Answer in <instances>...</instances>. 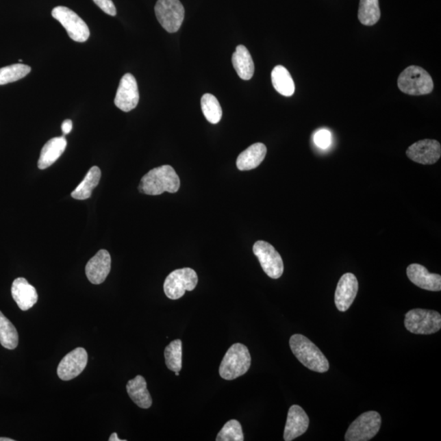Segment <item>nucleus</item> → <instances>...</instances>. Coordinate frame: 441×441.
I'll use <instances>...</instances> for the list:
<instances>
[{"mask_svg":"<svg viewBox=\"0 0 441 441\" xmlns=\"http://www.w3.org/2000/svg\"><path fill=\"white\" fill-rule=\"evenodd\" d=\"M180 188V178L171 165L151 169L142 178L139 192L148 196H160L164 192L176 193Z\"/></svg>","mask_w":441,"mask_h":441,"instance_id":"obj_1","label":"nucleus"},{"mask_svg":"<svg viewBox=\"0 0 441 441\" xmlns=\"http://www.w3.org/2000/svg\"><path fill=\"white\" fill-rule=\"evenodd\" d=\"M290 346L296 358L310 370L325 373L329 370V363L322 351L302 334H294L290 338Z\"/></svg>","mask_w":441,"mask_h":441,"instance_id":"obj_2","label":"nucleus"},{"mask_svg":"<svg viewBox=\"0 0 441 441\" xmlns=\"http://www.w3.org/2000/svg\"><path fill=\"white\" fill-rule=\"evenodd\" d=\"M251 366V355L247 346L235 343L227 351L219 367V375L225 380H234L246 374Z\"/></svg>","mask_w":441,"mask_h":441,"instance_id":"obj_3","label":"nucleus"},{"mask_svg":"<svg viewBox=\"0 0 441 441\" xmlns=\"http://www.w3.org/2000/svg\"><path fill=\"white\" fill-rule=\"evenodd\" d=\"M398 88L405 94L422 96L433 91L434 84L431 76L423 68L410 66L399 75Z\"/></svg>","mask_w":441,"mask_h":441,"instance_id":"obj_4","label":"nucleus"},{"mask_svg":"<svg viewBox=\"0 0 441 441\" xmlns=\"http://www.w3.org/2000/svg\"><path fill=\"white\" fill-rule=\"evenodd\" d=\"M405 326L414 334L435 333L441 329V316L431 310L413 309L405 314Z\"/></svg>","mask_w":441,"mask_h":441,"instance_id":"obj_5","label":"nucleus"},{"mask_svg":"<svg viewBox=\"0 0 441 441\" xmlns=\"http://www.w3.org/2000/svg\"><path fill=\"white\" fill-rule=\"evenodd\" d=\"M198 284V275L193 269L181 268L173 271L165 279L164 291L169 299L177 300L186 291H192Z\"/></svg>","mask_w":441,"mask_h":441,"instance_id":"obj_6","label":"nucleus"},{"mask_svg":"<svg viewBox=\"0 0 441 441\" xmlns=\"http://www.w3.org/2000/svg\"><path fill=\"white\" fill-rule=\"evenodd\" d=\"M381 415L376 411H368L360 415L351 424L345 435L346 441H368L379 431Z\"/></svg>","mask_w":441,"mask_h":441,"instance_id":"obj_7","label":"nucleus"},{"mask_svg":"<svg viewBox=\"0 0 441 441\" xmlns=\"http://www.w3.org/2000/svg\"><path fill=\"white\" fill-rule=\"evenodd\" d=\"M155 12L157 20L168 33L178 32L184 21L185 8L179 0H158Z\"/></svg>","mask_w":441,"mask_h":441,"instance_id":"obj_8","label":"nucleus"},{"mask_svg":"<svg viewBox=\"0 0 441 441\" xmlns=\"http://www.w3.org/2000/svg\"><path fill=\"white\" fill-rule=\"evenodd\" d=\"M52 16L66 29L71 40L84 43L90 36V32L86 22L70 8L63 6L54 8Z\"/></svg>","mask_w":441,"mask_h":441,"instance_id":"obj_9","label":"nucleus"},{"mask_svg":"<svg viewBox=\"0 0 441 441\" xmlns=\"http://www.w3.org/2000/svg\"><path fill=\"white\" fill-rule=\"evenodd\" d=\"M253 253L258 258L262 270L271 279H279L284 273V262L279 253L273 245L264 240H258L253 247Z\"/></svg>","mask_w":441,"mask_h":441,"instance_id":"obj_10","label":"nucleus"},{"mask_svg":"<svg viewBox=\"0 0 441 441\" xmlns=\"http://www.w3.org/2000/svg\"><path fill=\"white\" fill-rule=\"evenodd\" d=\"M139 97L137 80L132 74H125L117 89L114 105L123 112H129L137 108Z\"/></svg>","mask_w":441,"mask_h":441,"instance_id":"obj_11","label":"nucleus"},{"mask_svg":"<svg viewBox=\"0 0 441 441\" xmlns=\"http://www.w3.org/2000/svg\"><path fill=\"white\" fill-rule=\"evenodd\" d=\"M88 364V353L83 347H78L62 358L58 367V375L63 381L75 379L84 370Z\"/></svg>","mask_w":441,"mask_h":441,"instance_id":"obj_12","label":"nucleus"},{"mask_svg":"<svg viewBox=\"0 0 441 441\" xmlns=\"http://www.w3.org/2000/svg\"><path fill=\"white\" fill-rule=\"evenodd\" d=\"M407 156L414 162L433 164L441 155L440 144L436 140L424 139L411 145L406 151Z\"/></svg>","mask_w":441,"mask_h":441,"instance_id":"obj_13","label":"nucleus"},{"mask_svg":"<svg viewBox=\"0 0 441 441\" xmlns=\"http://www.w3.org/2000/svg\"><path fill=\"white\" fill-rule=\"evenodd\" d=\"M359 290L357 278L353 273H346L339 279L335 291V305L339 312H345L353 305Z\"/></svg>","mask_w":441,"mask_h":441,"instance_id":"obj_14","label":"nucleus"},{"mask_svg":"<svg viewBox=\"0 0 441 441\" xmlns=\"http://www.w3.org/2000/svg\"><path fill=\"white\" fill-rule=\"evenodd\" d=\"M112 267V257L108 250L101 249L88 262L86 267L87 278L93 285H100L108 278Z\"/></svg>","mask_w":441,"mask_h":441,"instance_id":"obj_15","label":"nucleus"},{"mask_svg":"<svg viewBox=\"0 0 441 441\" xmlns=\"http://www.w3.org/2000/svg\"><path fill=\"white\" fill-rule=\"evenodd\" d=\"M309 418L302 407L292 405L288 410L284 440H294L303 435L308 429Z\"/></svg>","mask_w":441,"mask_h":441,"instance_id":"obj_16","label":"nucleus"},{"mask_svg":"<svg viewBox=\"0 0 441 441\" xmlns=\"http://www.w3.org/2000/svg\"><path fill=\"white\" fill-rule=\"evenodd\" d=\"M407 275L411 282L423 290L432 292L441 290L440 275L430 273L425 266L411 264L407 268Z\"/></svg>","mask_w":441,"mask_h":441,"instance_id":"obj_17","label":"nucleus"},{"mask_svg":"<svg viewBox=\"0 0 441 441\" xmlns=\"http://www.w3.org/2000/svg\"><path fill=\"white\" fill-rule=\"evenodd\" d=\"M12 296L22 311H28L37 303L38 294L36 288L29 285L23 277L16 279L12 285Z\"/></svg>","mask_w":441,"mask_h":441,"instance_id":"obj_18","label":"nucleus"},{"mask_svg":"<svg viewBox=\"0 0 441 441\" xmlns=\"http://www.w3.org/2000/svg\"><path fill=\"white\" fill-rule=\"evenodd\" d=\"M266 152V147L264 143L253 144L237 158V168L240 171H249L257 168L264 160Z\"/></svg>","mask_w":441,"mask_h":441,"instance_id":"obj_19","label":"nucleus"},{"mask_svg":"<svg viewBox=\"0 0 441 441\" xmlns=\"http://www.w3.org/2000/svg\"><path fill=\"white\" fill-rule=\"evenodd\" d=\"M67 146L66 139L64 137L54 138L47 142L42 148L38 168L46 169L53 165L60 158Z\"/></svg>","mask_w":441,"mask_h":441,"instance_id":"obj_20","label":"nucleus"},{"mask_svg":"<svg viewBox=\"0 0 441 441\" xmlns=\"http://www.w3.org/2000/svg\"><path fill=\"white\" fill-rule=\"evenodd\" d=\"M126 388L129 397L140 408L145 410L151 408L152 398L147 390L146 379L142 376L138 375L134 379L129 381Z\"/></svg>","mask_w":441,"mask_h":441,"instance_id":"obj_21","label":"nucleus"},{"mask_svg":"<svg viewBox=\"0 0 441 441\" xmlns=\"http://www.w3.org/2000/svg\"><path fill=\"white\" fill-rule=\"evenodd\" d=\"M232 65L240 79H251L254 74V63L249 51L244 45H238L232 55Z\"/></svg>","mask_w":441,"mask_h":441,"instance_id":"obj_22","label":"nucleus"},{"mask_svg":"<svg viewBox=\"0 0 441 441\" xmlns=\"http://www.w3.org/2000/svg\"><path fill=\"white\" fill-rule=\"evenodd\" d=\"M271 81L275 90L279 94L285 97H291L295 92L294 79L285 66H277L271 72Z\"/></svg>","mask_w":441,"mask_h":441,"instance_id":"obj_23","label":"nucleus"},{"mask_svg":"<svg viewBox=\"0 0 441 441\" xmlns=\"http://www.w3.org/2000/svg\"><path fill=\"white\" fill-rule=\"evenodd\" d=\"M101 177V169L97 166L92 167L81 184L71 193L72 198L78 199V201H84V199L90 198L92 190L99 184Z\"/></svg>","mask_w":441,"mask_h":441,"instance_id":"obj_24","label":"nucleus"},{"mask_svg":"<svg viewBox=\"0 0 441 441\" xmlns=\"http://www.w3.org/2000/svg\"><path fill=\"white\" fill-rule=\"evenodd\" d=\"M381 18L379 0H360L358 18L364 25H375Z\"/></svg>","mask_w":441,"mask_h":441,"instance_id":"obj_25","label":"nucleus"},{"mask_svg":"<svg viewBox=\"0 0 441 441\" xmlns=\"http://www.w3.org/2000/svg\"><path fill=\"white\" fill-rule=\"evenodd\" d=\"M18 333L12 322L0 312V344L14 350L18 345Z\"/></svg>","mask_w":441,"mask_h":441,"instance_id":"obj_26","label":"nucleus"},{"mask_svg":"<svg viewBox=\"0 0 441 441\" xmlns=\"http://www.w3.org/2000/svg\"><path fill=\"white\" fill-rule=\"evenodd\" d=\"M201 109L203 116L211 124L216 125L223 117V110L217 97L206 93L201 99Z\"/></svg>","mask_w":441,"mask_h":441,"instance_id":"obj_27","label":"nucleus"},{"mask_svg":"<svg viewBox=\"0 0 441 441\" xmlns=\"http://www.w3.org/2000/svg\"><path fill=\"white\" fill-rule=\"evenodd\" d=\"M165 363L168 370L180 372L182 368V342L180 339L173 341L164 350Z\"/></svg>","mask_w":441,"mask_h":441,"instance_id":"obj_28","label":"nucleus"},{"mask_svg":"<svg viewBox=\"0 0 441 441\" xmlns=\"http://www.w3.org/2000/svg\"><path fill=\"white\" fill-rule=\"evenodd\" d=\"M31 71V66L21 63L0 68V86L18 81L25 77Z\"/></svg>","mask_w":441,"mask_h":441,"instance_id":"obj_29","label":"nucleus"},{"mask_svg":"<svg viewBox=\"0 0 441 441\" xmlns=\"http://www.w3.org/2000/svg\"><path fill=\"white\" fill-rule=\"evenodd\" d=\"M244 434L242 427L236 419L230 420L220 429L217 436V441H243Z\"/></svg>","mask_w":441,"mask_h":441,"instance_id":"obj_30","label":"nucleus"},{"mask_svg":"<svg viewBox=\"0 0 441 441\" xmlns=\"http://www.w3.org/2000/svg\"><path fill=\"white\" fill-rule=\"evenodd\" d=\"M314 142L321 149H327L332 143V135L327 129H320L314 135Z\"/></svg>","mask_w":441,"mask_h":441,"instance_id":"obj_31","label":"nucleus"},{"mask_svg":"<svg viewBox=\"0 0 441 441\" xmlns=\"http://www.w3.org/2000/svg\"><path fill=\"white\" fill-rule=\"evenodd\" d=\"M93 2L105 14L112 16L116 15V8L114 6L112 0H93Z\"/></svg>","mask_w":441,"mask_h":441,"instance_id":"obj_32","label":"nucleus"},{"mask_svg":"<svg viewBox=\"0 0 441 441\" xmlns=\"http://www.w3.org/2000/svg\"><path fill=\"white\" fill-rule=\"evenodd\" d=\"M72 127H73V124H72V121L71 120H66L63 122L62 125L63 134H64V135L69 134L71 132Z\"/></svg>","mask_w":441,"mask_h":441,"instance_id":"obj_33","label":"nucleus"},{"mask_svg":"<svg viewBox=\"0 0 441 441\" xmlns=\"http://www.w3.org/2000/svg\"><path fill=\"white\" fill-rule=\"evenodd\" d=\"M109 440L110 441H125V440H121L118 438L116 432H114V433L110 435Z\"/></svg>","mask_w":441,"mask_h":441,"instance_id":"obj_34","label":"nucleus"},{"mask_svg":"<svg viewBox=\"0 0 441 441\" xmlns=\"http://www.w3.org/2000/svg\"><path fill=\"white\" fill-rule=\"evenodd\" d=\"M0 441H14V440L11 438H0Z\"/></svg>","mask_w":441,"mask_h":441,"instance_id":"obj_35","label":"nucleus"},{"mask_svg":"<svg viewBox=\"0 0 441 441\" xmlns=\"http://www.w3.org/2000/svg\"><path fill=\"white\" fill-rule=\"evenodd\" d=\"M176 376H179V372H175Z\"/></svg>","mask_w":441,"mask_h":441,"instance_id":"obj_36","label":"nucleus"}]
</instances>
